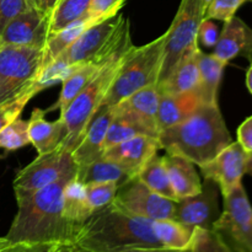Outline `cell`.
Wrapping results in <instances>:
<instances>
[{
	"instance_id": "1",
	"label": "cell",
	"mask_w": 252,
	"mask_h": 252,
	"mask_svg": "<svg viewBox=\"0 0 252 252\" xmlns=\"http://www.w3.org/2000/svg\"><path fill=\"white\" fill-rule=\"evenodd\" d=\"M74 176H65L36 191L15 192L17 213L5 239L10 244L73 243L78 228L64 217L63 193Z\"/></svg>"
},
{
	"instance_id": "2",
	"label": "cell",
	"mask_w": 252,
	"mask_h": 252,
	"mask_svg": "<svg viewBox=\"0 0 252 252\" xmlns=\"http://www.w3.org/2000/svg\"><path fill=\"white\" fill-rule=\"evenodd\" d=\"M160 149L202 166L213 160L233 140L218 103H202L182 122L161 130Z\"/></svg>"
},
{
	"instance_id": "3",
	"label": "cell",
	"mask_w": 252,
	"mask_h": 252,
	"mask_svg": "<svg viewBox=\"0 0 252 252\" xmlns=\"http://www.w3.org/2000/svg\"><path fill=\"white\" fill-rule=\"evenodd\" d=\"M73 244L80 252L161 246L153 231L152 220L130 216L113 203L89 217L76 230Z\"/></svg>"
},
{
	"instance_id": "4",
	"label": "cell",
	"mask_w": 252,
	"mask_h": 252,
	"mask_svg": "<svg viewBox=\"0 0 252 252\" xmlns=\"http://www.w3.org/2000/svg\"><path fill=\"white\" fill-rule=\"evenodd\" d=\"M132 46L129 21L117 14L88 27L66 51L44 69L39 84L42 89L47 88L57 79L66 78L76 66L86 63L103 64Z\"/></svg>"
},
{
	"instance_id": "5",
	"label": "cell",
	"mask_w": 252,
	"mask_h": 252,
	"mask_svg": "<svg viewBox=\"0 0 252 252\" xmlns=\"http://www.w3.org/2000/svg\"><path fill=\"white\" fill-rule=\"evenodd\" d=\"M166 37L167 31L145 46H132L126 53L101 105L113 107L137 91L157 85L164 58Z\"/></svg>"
},
{
	"instance_id": "6",
	"label": "cell",
	"mask_w": 252,
	"mask_h": 252,
	"mask_svg": "<svg viewBox=\"0 0 252 252\" xmlns=\"http://www.w3.org/2000/svg\"><path fill=\"white\" fill-rule=\"evenodd\" d=\"M43 49L2 44L0 48V106L24 98L31 100L42 90Z\"/></svg>"
},
{
	"instance_id": "7",
	"label": "cell",
	"mask_w": 252,
	"mask_h": 252,
	"mask_svg": "<svg viewBox=\"0 0 252 252\" xmlns=\"http://www.w3.org/2000/svg\"><path fill=\"white\" fill-rule=\"evenodd\" d=\"M130 48L116 54L113 58L106 62L94 76L93 80L83 89V91L71 101L64 113L61 115L59 118H62L66 130L65 139L61 148L65 149L66 152L73 153L81 142L89 123L102 103L103 97L107 94L126 53Z\"/></svg>"
},
{
	"instance_id": "8",
	"label": "cell",
	"mask_w": 252,
	"mask_h": 252,
	"mask_svg": "<svg viewBox=\"0 0 252 252\" xmlns=\"http://www.w3.org/2000/svg\"><path fill=\"white\" fill-rule=\"evenodd\" d=\"M206 7L203 0H181L172 25L167 30L164 58L157 85L164 83L181 57L189 49L198 46V30L204 20Z\"/></svg>"
},
{
	"instance_id": "9",
	"label": "cell",
	"mask_w": 252,
	"mask_h": 252,
	"mask_svg": "<svg viewBox=\"0 0 252 252\" xmlns=\"http://www.w3.org/2000/svg\"><path fill=\"white\" fill-rule=\"evenodd\" d=\"M213 230L235 252H252V206L243 184L224 196V209Z\"/></svg>"
},
{
	"instance_id": "10",
	"label": "cell",
	"mask_w": 252,
	"mask_h": 252,
	"mask_svg": "<svg viewBox=\"0 0 252 252\" xmlns=\"http://www.w3.org/2000/svg\"><path fill=\"white\" fill-rule=\"evenodd\" d=\"M78 165L71 153L57 148L46 154L37 155L36 159L20 170L14 180L15 192H30L43 189L65 176L76 174Z\"/></svg>"
},
{
	"instance_id": "11",
	"label": "cell",
	"mask_w": 252,
	"mask_h": 252,
	"mask_svg": "<svg viewBox=\"0 0 252 252\" xmlns=\"http://www.w3.org/2000/svg\"><path fill=\"white\" fill-rule=\"evenodd\" d=\"M112 203L130 216L154 221L174 218L176 201L165 198L134 177L118 189Z\"/></svg>"
},
{
	"instance_id": "12",
	"label": "cell",
	"mask_w": 252,
	"mask_h": 252,
	"mask_svg": "<svg viewBox=\"0 0 252 252\" xmlns=\"http://www.w3.org/2000/svg\"><path fill=\"white\" fill-rule=\"evenodd\" d=\"M218 189L216 182L206 179L199 193L176 201L172 219L192 229H213L220 216Z\"/></svg>"
},
{
	"instance_id": "13",
	"label": "cell",
	"mask_w": 252,
	"mask_h": 252,
	"mask_svg": "<svg viewBox=\"0 0 252 252\" xmlns=\"http://www.w3.org/2000/svg\"><path fill=\"white\" fill-rule=\"evenodd\" d=\"M249 153L239 142H231L213 160L199 166L204 179L218 185L221 194L226 196L246 174Z\"/></svg>"
},
{
	"instance_id": "14",
	"label": "cell",
	"mask_w": 252,
	"mask_h": 252,
	"mask_svg": "<svg viewBox=\"0 0 252 252\" xmlns=\"http://www.w3.org/2000/svg\"><path fill=\"white\" fill-rule=\"evenodd\" d=\"M49 16L38 7H29L4 27L2 44L43 49L49 37Z\"/></svg>"
},
{
	"instance_id": "15",
	"label": "cell",
	"mask_w": 252,
	"mask_h": 252,
	"mask_svg": "<svg viewBox=\"0 0 252 252\" xmlns=\"http://www.w3.org/2000/svg\"><path fill=\"white\" fill-rule=\"evenodd\" d=\"M159 149L158 137L140 134L106 149L102 158L118 165L132 180L137 177L144 165L158 154Z\"/></svg>"
},
{
	"instance_id": "16",
	"label": "cell",
	"mask_w": 252,
	"mask_h": 252,
	"mask_svg": "<svg viewBox=\"0 0 252 252\" xmlns=\"http://www.w3.org/2000/svg\"><path fill=\"white\" fill-rule=\"evenodd\" d=\"M115 115V106L110 107V106L101 105L98 107L86 128L83 139L71 153V157L78 166H85L103 157L106 133Z\"/></svg>"
},
{
	"instance_id": "17",
	"label": "cell",
	"mask_w": 252,
	"mask_h": 252,
	"mask_svg": "<svg viewBox=\"0 0 252 252\" xmlns=\"http://www.w3.org/2000/svg\"><path fill=\"white\" fill-rule=\"evenodd\" d=\"M160 91L157 85L148 86L128 96L115 106L116 113L142 126L154 137L159 135L157 127Z\"/></svg>"
},
{
	"instance_id": "18",
	"label": "cell",
	"mask_w": 252,
	"mask_h": 252,
	"mask_svg": "<svg viewBox=\"0 0 252 252\" xmlns=\"http://www.w3.org/2000/svg\"><path fill=\"white\" fill-rule=\"evenodd\" d=\"M212 54L226 64L236 57H245L252 63V30L243 20L233 16L224 25Z\"/></svg>"
},
{
	"instance_id": "19",
	"label": "cell",
	"mask_w": 252,
	"mask_h": 252,
	"mask_svg": "<svg viewBox=\"0 0 252 252\" xmlns=\"http://www.w3.org/2000/svg\"><path fill=\"white\" fill-rule=\"evenodd\" d=\"M202 103L197 91L186 94L160 93L157 116L158 132L160 133L189 118Z\"/></svg>"
},
{
	"instance_id": "20",
	"label": "cell",
	"mask_w": 252,
	"mask_h": 252,
	"mask_svg": "<svg viewBox=\"0 0 252 252\" xmlns=\"http://www.w3.org/2000/svg\"><path fill=\"white\" fill-rule=\"evenodd\" d=\"M46 111L34 108L29 120L30 144L34 147L38 155L52 152L63 144L66 130L62 118L48 122L44 118Z\"/></svg>"
},
{
	"instance_id": "21",
	"label": "cell",
	"mask_w": 252,
	"mask_h": 252,
	"mask_svg": "<svg viewBox=\"0 0 252 252\" xmlns=\"http://www.w3.org/2000/svg\"><path fill=\"white\" fill-rule=\"evenodd\" d=\"M197 51L198 46L189 49L179 63L176 64L169 78L160 85H157L160 93L167 94H186L198 93L199 70L197 63Z\"/></svg>"
},
{
	"instance_id": "22",
	"label": "cell",
	"mask_w": 252,
	"mask_h": 252,
	"mask_svg": "<svg viewBox=\"0 0 252 252\" xmlns=\"http://www.w3.org/2000/svg\"><path fill=\"white\" fill-rule=\"evenodd\" d=\"M162 158L177 201L201 192L202 182L194 170L193 162L174 154H167Z\"/></svg>"
},
{
	"instance_id": "23",
	"label": "cell",
	"mask_w": 252,
	"mask_h": 252,
	"mask_svg": "<svg viewBox=\"0 0 252 252\" xmlns=\"http://www.w3.org/2000/svg\"><path fill=\"white\" fill-rule=\"evenodd\" d=\"M197 63L199 70L198 95L202 102L216 105L218 103V90L226 63L213 54H207L198 48Z\"/></svg>"
},
{
	"instance_id": "24",
	"label": "cell",
	"mask_w": 252,
	"mask_h": 252,
	"mask_svg": "<svg viewBox=\"0 0 252 252\" xmlns=\"http://www.w3.org/2000/svg\"><path fill=\"white\" fill-rule=\"evenodd\" d=\"M75 179L83 185L116 182L120 187L130 180L118 165L105 158H101L85 166H78Z\"/></svg>"
},
{
	"instance_id": "25",
	"label": "cell",
	"mask_w": 252,
	"mask_h": 252,
	"mask_svg": "<svg viewBox=\"0 0 252 252\" xmlns=\"http://www.w3.org/2000/svg\"><path fill=\"white\" fill-rule=\"evenodd\" d=\"M103 64L86 63L83 64V65H79L75 69H73L66 75V78L62 80L63 81V85H62L61 95H59L58 101H57L56 106H54V108H59L61 115L64 113V111L68 108L71 101L83 91V89L93 80V78L100 70Z\"/></svg>"
},
{
	"instance_id": "26",
	"label": "cell",
	"mask_w": 252,
	"mask_h": 252,
	"mask_svg": "<svg viewBox=\"0 0 252 252\" xmlns=\"http://www.w3.org/2000/svg\"><path fill=\"white\" fill-rule=\"evenodd\" d=\"M88 27V17H84V19L69 25L65 29L51 34L48 37V39H47V43L43 48V59H42V68H43V70L46 68H48L64 51H66L71 46V43Z\"/></svg>"
},
{
	"instance_id": "27",
	"label": "cell",
	"mask_w": 252,
	"mask_h": 252,
	"mask_svg": "<svg viewBox=\"0 0 252 252\" xmlns=\"http://www.w3.org/2000/svg\"><path fill=\"white\" fill-rule=\"evenodd\" d=\"M194 229L184 225L174 219L153 221V231L162 248L187 250L191 245Z\"/></svg>"
},
{
	"instance_id": "28",
	"label": "cell",
	"mask_w": 252,
	"mask_h": 252,
	"mask_svg": "<svg viewBox=\"0 0 252 252\" xmlns=\"http://www.w3.org/2000/svg\"><path fill=\"white\" fill-rule=\"evenodd\" d=\"M63 209L64 217L76 228H79L89 217H91L86 204L84 185L80 184L75 176L69 180L64 189Z\"/></svg>"
},
{
	"instance_id": "29",
	"label": "cell",
	"mask_w": 252,
	"mask_h": 252,
	"mask_svg": "<svg viewBox=\"0 0 252 252\" xmlns=\"http://www.w3.org/2000/svg\"><path fill=\"white\" fill-rule=\"evenodd\" d=\"M91 0H58L49 16V36L88 17Z\"/></svg>"
},
{
	"instance_id": "30",
	"label": "cell",
	"mask_w": 252,
	"mask_h": 252,
	"mask_svg": "<svg viewBox=\"0 0 252 252\" xmlns=\"http://www.w3.org/2000/svg\"><path fill=\"white\" fill-rule=\"evenodd\" d=\"M137 179H139L145 186H148L157 193L161 194L165 198L177 201L176 196L172 191L171 184H170V177L167 174L166 166H165L164 158L154 155L140 170L139 174L137 175Z\"/></svg>"
},
{
	"instance_id": "31",
	"label": "cell",
	"mask_w": 252,
	"mask_h": 252,
	"mask_svg": "<svg viewBox=\"0 0 252 252\" xmlns=\"http://www.w3.org/2000/svg\"><path fill=\"white\" fill-rule=\"evenodd\" d=\"M140 134L152 135L147 129H144L138 123L116 113L110 127H108L107 133H106L105 150ZM152 137H154V135H152Z\"/></svg>"
},
{
	"instance_id": "32",
	"label": "cell",
	"mask_w": 252,
	"mask_h": 252,
	"mask_svg": "<svg viewBox=\"0 0 252 252\" xmlns=\"http://www.w3.org/2000/svg\"><path fill=\"white\" fill-rule=\"evenodd\" d=\"M120 185L116 182H105V184L84 185L85 199L91 216L95 212L105 208L112 203L116 193H117Z\"/></svg>"
},
{
	"instance_id": "33",
	"label": "cell",
	"mask_w": 252,
	"mask_h": 252,
	"mask_svg": "<svg viewBox=\"0 0 252 252\" xmlns=\"http://www.w3.org/2000/svg\"><path fill=\"white\" fill-rule=\"evenodd\" d=\"M189 252H235L213 229L194 228Z\"/></svg>"
},
{
	"instance_id": "34",
	"label": "cell",
	"mask_w": 252,
	"mask_h": 252,
	"mask_svg": "<svg viewBox=\"0 0 252 252\" xmlns=\"http://www.w3.org/2000/svg\"><path fill=\"white\" fill-rule=\"evenodd\" d=\"M30 144L29 121L16 118L0 130V148L12 152Z\"/></svg>"
},
{
	"instance_id": "35",
	"label": "cell",
	"mask_w": 252,
	"mask_h": 252,
	"mask_svg": "<svg viewBox=\"0 0 252 252\" xmlns=\"http://www.w3.org/2000/svg\"><path fill=\"white\" fill-rule=\"evenodd\" d=\"M127 0H91L88 11L89 27L120 14Z\"/></svg>"
},
{
	"instance_id": "36",
	"label": "cell",
	"mask_w": 252,
	"mask_h": 252,
	"mask_svg": "<svg viewBox=\"0 0 252 252\" xmlns=\"http://www.w3.org/2000/svg\"><path fill=\"white\" fill-rule=\"evenodd\" d=\"M245 1L248 0H212L206 9L204 19L229 21Z\"/></svg>"
},
{
	"instance_id": "37",
	"label": "cell",
	"mask_w": 252,
	"mask_h": 252,
	"mask_svg": "<svg viewBox=\"0 0 252 252\" xmlns=\"http://www.w3.org/2000/svg\"><path fill=\"white\" fill-rule=\"evenodd\" d=\"M31 6L29 0H0V33L12 19Z\"/></svg>"
},
{
	"instance_id": "38",
	"label": "cell",
	"mask_w": 252,
	"mask_h": 252,
	"mask_svg": "<svg viewBox=\"0 0 252 252\" xmlns=\"http://www.w3.org/2000/svg\"><path fill=\"white\" fill-rule=\"evenodd\" d=\"M219 34L220 33H219L218 26L212 20L204 19L202 21L201 26H199L197 39H199L204 47L213 48L217 44V42H218Z\"/></svg>"
},
{
	"instance_id": "39",
	"label": "cell",
	"mask_w": 252,
	"mask_h": 252,
	"mask_svg": "<svg viewBox=\"0 0 252 252\" xmlns=\"http://www.w3.org/2000/svg\"><path fill=\"white\" fill-rule=\"evenodd\" d=\"M58 245L56 243H15L9 244L2 252H54Z\"/></svg>"
},
{
	"instance_id": "40",
	"label": "cell",
	"mask_w": 252,
	"mask_h": 252,
	"mask_svg": "<svg viewBox=\"0 0 252 252\" xmlns=\"http://www.w3.org/2000/svg\"><path fill=\"white\" fill-rule=\"evenodd\" d=\"M30 98H24V100H20L17 102L11 103V105H5L0 106V130L7 126L9 123H11L12 121H15L16 118L20 117L22 110L25 108V106L29 103Z\"/></svg>"
},
{
	"instance_id": "41",
	"label": "cell",
	"mask_w": 252,
	"mask_h": 252,
	"mask_svg": "<svg viewBox=\"0 0 252 252\" xmlns=\"http://www.w3.org/2000/svg\"><path fill=\"white\" fill-rule=\"evenodd\" d=\"M238 142L248 153H252V116L244 121L238 129Z\"/></svg>"
},
{
	"instance_id": "42",
	"label": "cell",
	"mask_w": 252,
	"mask_h": 252,
	"mask_svg": "<svg viewBox=\"0 0 252 252\" xmlns=\"http://www.w3.org/2000/svg\"><path fill=\"white\" fill-rule=\"evenodd\" d=\"M116 252H189V249H187V250H174V249L162 248V246H148V248L140 246V248L123 249V250Z\"/></svg>"
},
{
	"instance_id": "43",
	"label": "cell",
	"mask_w": 252,
	"mask_h": 252,
	"mask_svg": "<svg viewBox=\"0 0 252 252\" xmlns=\"http://www.w3.org/2000/svg\"><path fill=\"white\" fill-rule=\"evenodd\" d=\"M57 2H58V0H37V6H38V9H41L42 11L51 15L52 10L56 6Z\"/></svg>"
},
{
	"instance_id": "44",
	"label": "cell",
	"mask_w": 252,
	"mask_h": 252,
	"mask_svg": "<svg viewBox=\"0 0 252 252\" xmlns=\"http://www.w3.org/2000/svg\"><path fill=\"white\" fill-rule=\"evenodd\" d=\"M54 252H80L73 243H62Z\"/></svg>"
},
{
	"instance_id": "45",
	"label": "cell",
	"mask_w": 252,
	"mask_h": 252,
	"mask_svg": "<svg viewBox=\"0 0 252 252\" xmlns=\"http://www.w3.org/2000/svg\"><path fill=\"white\" fill-rule=\"evenodd\" d=\"M246 86H248L249 91H250L251 95H252V63H251L250 68H249L248 74H246Z\"/></svg>"
},
{
	"instance_id": "46",
	"label": "cell",
	"mask_w": 252,
	"mask_h": 252,
	"mask_svg": "<svg viewBox=\"0 0 252 252\" xmlns=\"http://www.w3.org/2000/svg\"><path fill=\"white\" fill-rule=\"evenodd\" d=\"M246 174L252 176V153H249L248 158V165H246Z\"/></svg>"
},
{
	"instance_id": "47",
	"label": "cell",
	"mask_w": 252,
	"mask_h": 252,
	"mask_svg": "<svg viewBox=\"0 0 252 252\" xmlns=\"http://www.w3.org/2000/svg\"><path fill=\"white\" fill-rule=\"evenodd\" d=\"M9 244H10V243H9V241H7V240H6V239H5V238H4V240H2V241H1V243H0V252H2V250H4V249H5V248H6V246H7V245H9Z\"/></svg>"
},
{
	"instance_id": "48",
	"label": "cell",
	"mask_w": 252,
	"mask_h": 252,
	"mask_svg": "<svg viewBox=\"0 0 252 252\" xmlns=\"http://www.w3.org/2000/svg\"><path fill=\"white\" fill-rule=\"evenodd\" d=\"M30 1V4L32 5V6H36V7H38L37 6V0H29Z\"/></svg>"
},
{
	"instance_id": "49",
	"label": "cell",
	"mask_w": 252,
	"mask_h": 252,
	"mask_svg": "<svg viewBox=\"0 0 252 252\" xmlns=\"http://www.w3.org/2000/svg\"><path fill=\"white\" fill-rule=\"evenodd\" d=\"M212 0H203V4H204V7H206L207 9V6H208L209 5V2H211Z\"/></svg>"
},
{
	"instance_id": "50",
	"label": "cell",
	"mask_w": 252,
	"mask_h": 252,
	"mask_svg": "<svg viewBox=\"0 0 252 252\" xmlns=\"http://www.w3.org/2000/svg\"><path fill=\"white\" fill-rule=\"evenodd\" d=\"M2 47V41H1V37H0V48Z\"/></svg>"
},
{
	"instance_id": "51",
	"label": "cell",
	"mask_w": 252,
	"mask_h": 252,
	"mask_svg": "<svg viewBox=\"0 0 252 252\" xmlns=\"http://www.w3.org/2000/svg\"><path fill=\"white\" fill-rule=\"evenodd\" d=\"M2 240H4V238H0V243H1Z\"/></svg>"
}]
</instances>
